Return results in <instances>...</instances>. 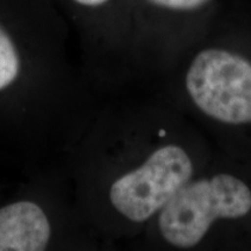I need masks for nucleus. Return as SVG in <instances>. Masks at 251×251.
<instances>
[{
    "mask_svg": "<svg viewBox=\"0 0 251 251\" xmlns=\"http://www.w3.org/2000/svg\"><path fill=\"white\" fill-rule=\"evenodd\" d=\"M20 70L18 49L8 31L0 24V90H4L17 79Z\"/></svg>",
    "mask_w": 251,
    "mask_h": 251,
    "instance_id": "5",
    "label": "nucleus"
},
{
    "mask_svg": "<svg viewBox=\"0 0 251 251\" xmlns=\"http://www.w3.org/2000/svg\"><path fill=\"white\" fill-rule=\"evenodd\" d=\"M148 229L168 250L251 251V165L215 148Z\"/></svg>",
    "mask_w": 251,
    "mask_h": 251,
    "instance_id": "2",
    "label": "nucleus"
},
{
    "mask_svg": "<svg viewBox=\"0 0 251 251\" xmlns=\"http://www.w3.org/2000/svg\"><path fill=\"white\" fill-rule=\"evenodd\" d=\"M153 19L156 64L168 74L205 35L218 15V0H136Z\"/></svg>",
    "mask_w": 251,
    "mask_h": 251,
    "instance_id": "3",
    "label": "nucleus"
},
{
    "mask_svg": "<svg viewBox=\"0 0 251 251\" xmlns=\"http://www.w3.org/2000/svg\"><path fill=\"white\" fill-rule=\"evenodd\" d=\"M76 5L89 9H101L106 6L112 5L115 0H71Z\"/></svg>",
    "mask_w": 251,
    "mask_h": 251,
    "instance_id": "6",
    "label": "nucleus"
},
{
    "mask_svg": "<svg viewBox=\"0 0 251 251\" xmlns=\"http://www.w3.org/2000/svg\"><path fill=\"white\" fill-rule=\"evenodd\" d=\"M164 77L166 101L216 149L251 165V24L218 14Z\"/></svg>",
    "mask_w": 251,
    "mask_h": 251,
    "instance_id": "1",
    "label": "nucleus"
},
{
    "mask_svg": "<svg viewBox=\"0 0 251 251\" xmlns=\"http://www.w3.org/2000/svg\"><path fill=\"white\" fill-rule=\"evenodd\" d=\"M50 225L45 212L31 201L0 208V251H41L48 246Z\"/></svg>",
    "mask_w": 251,
    "mask_h": 251,
    "instance_id": "4",
    "label": "nucleus"
}]
</instances>
